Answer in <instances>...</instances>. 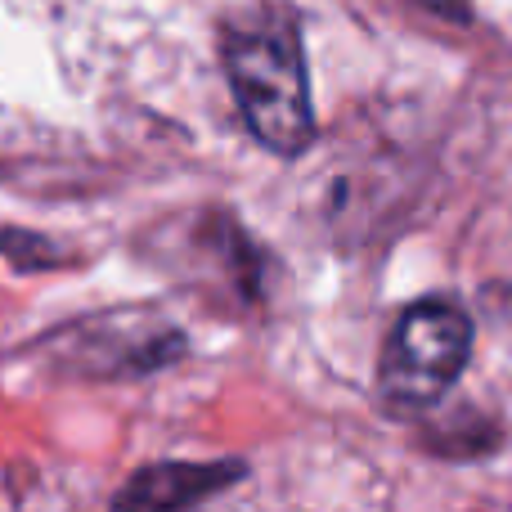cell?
<instances>
[{
	"label": "cell",
	"mask_w": 512,
	"mask_h": 512,
	"mask_svg": "<svg viewBox=\"0 0 512 512\" xmlns=\"http://www.w3.org/2000/svg\"><path fill=\"white\" fill-rule=\"evenodd\" d=\"M221 54L252 140L279 158L306 153L315 144V99L297 14L288 5L243 14L225 27Z\"/></svg>",
	"instance_id": "6da1fadb"
},
{
	"label": "cell",
	"mask_w": 512,
	"mask_h": 512,
	"mask_svg": "<svg viewBox=\"0 0 512 512\" xmlns=\"http://www.w3.org/2000/svg\"><path fill=\"white\" fill-rule=\"evenodd\" d=\"M472 355V319L459 301L423 297L400 310L378 360V391L391 409H432Z\"/></svg>",
	"instance_id": "7a4b0ae2"
},
{
	"label": "cell",
	"mask_w": 512,
	"mask_h": 512,
	"mask_svg": "<svg viewBox=\"0 0 512 512\" xmlns=\"http://www.w3.org/2000/svg\"><path fill=\"white\" fill-rule=\"evenodd\" d=\"M243 477H248L243 459L149 463V468L126 477V486L113 495V512H194Z\"/></svg>",
	"instance_id": "3957f363"
}]
</instances>
